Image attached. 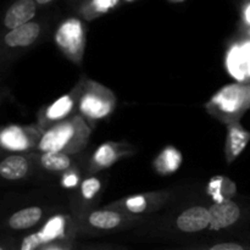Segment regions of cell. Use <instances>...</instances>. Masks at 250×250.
I'll return each instance as SVG.
<instances>
[{
  "instance_id": "cell-13",
  "label": "cell",
  "mask_w": 250,
  "mask_h": 250,
  "mask_svg": "<svg viewBox=\"0 0 250 250\" xmlns=\"http://www.w3.org/2000/svg\"><path fill=\"white\" fill-rule=\"evenodd\" d=\"M176 226L185 233H197L210 229V210L205 207H192L181 212Z\"/></svg>"
},
{
  "instance_id": "cell-10",
  "label": "cell",
  "mask_w": 250,
  "mask_h": 250,
  "mask_svg": "<svg viewBox=\"0 0 250 250\" xmlns=\"http://www.w3.org/2000/svg\"><path fill=\"white\" fill-rule=\"evenodd\" d=\"M141 220V217L129 216L117 210L100 209L90 211L89 214L83 217L84 226L90 227L94 231L110 232L116 231V229H126V227L136 225Z\"/></svg>"
},
{
  "instance_id": "cell-4",
  "label": "cell",
  "mask_w": 250,
  "mask_h": 250,
  "mask_svg": "<svg viewBox=\"0 0 250 250\" xmlns=\"http://www.w3.org/2000/svg\"><path fill=\"white\" fill-rule=\"evenodd\" d=\"M77 226L70 215L56 214L51 216L38 231L28 234L21 241L19 250H41L49 244L73 241Z\"/></svg>"
},
{
  "instance_id": "cell-1",
  "label": "cell",
  "mask_w": 250,
  "mask_h": 250,
  "mask_svg": "<svg viewBox=\"0 0 250 250\" xmlns=\"http://www.w3.org/2000/svg\"><path fill=\"white\" fill-rule=\"evenodd\" d=\"M90 133L92 127L77 114L44 131L37 150L39 153H62L75 155L88 146Z\"/></svg>"
},
{
  "instance_id": "cell-5",
  "label": "cell",
  "mask_w": 250,
  "mask_h": 250,
  "mask_svg": "<svg viewBox=\"0 0 250 250\" xmlns=\"http://www.w3.org/2000/svg\"><path fill=\"white\" fill-rule=\"evenodd\" d=\"M59 50L75 65L81 66L84 58L87 31L82 20L67 17L59 23L54 36Z\"/></svg>"
},
{
  "instance_id": "cell-14",
  "label": "cell",
  "mask_w": 250,
  "mask_h": 250,
  "mask_svg": "<svg viewBox=\"0 0 250 250\" xmlns=\"http://www.w3.org/2000/svg\"><path fill=\"white\" fill-rule=\"evenodd\" d=\"M225 143V159L226 163L232 164L241 156L250 142V132L244 128L241 122L229 125Z\"/></svg>"
},
{
  "instance_id": "cell-16",
  "label": "cell",
  "mask_w": 250,
  "mask_h": 250,
  "mask_svg": "<svg viewBox=\"0 0 250 250\" xmlns=\"http://www.w3.org/2000/svg\"><path fill=\"white\" fill-rule=\"evenodd\" d=\"M41 33L42 24L32 21L7 32L4 37V43L9 48H28L38 41Z\"/></svg>"
},
{
  "instance_id": "cell-29",
  "label": "cell",
  "mask_w": 250,
  "mask_h": 250,
  "mask_svg": "<svg viewBox=\"0 0 250 250\" xmlns=\"http://www.w3.org/2000/svg\"><path fill=\"white\" fill-rule=\"evenodd\" d=\"M50 0H37V5H46L50 4Z\"/></svg>"
},
{
  "instance_id": "cell-7",
  "label": "cell",
  "mask_w": 250,
  "mask_h": 250,
  "mask_svg": "<svg viewBox=\"0 0 250 250\" xmlns=\"http://www.w3.org/2000/svg\"><path fill=\"white\" fill-rule=\"evenodd\" d=\"M170 198V193L165 190L141 193L125 197L107 205L109 209L117 210L129 216L142 217L161 209Z\"/></svg>"
},
{
  "instance_id": "cell-27",
  "label": "cell",
  "mask_w": 250,
  "mask_h": 250,
  "mask_svg": "<svg viewBox=\"0 0 250 250\" xmlns=\"http://www.w3.org/2000/svg\"><path fill=\"white\" fill-rule=\"evenodd\" d=\"M77 250H127L120 247H112V246H105V244H98V246H82Z\"/></svg>"
},
{
  "instance_id": "cell-18",
  "label": "cell",
  "mask_w": 250,
  "mask_h": 250,
  "mask_svg": "<svg viewBox=\"0 0 250 250\" xmlns=\"http://www.w3.org/2000/svg\"><path fill=\"white\" fill-rule=\"evenodd\" d=\"M122 4L124 2L121 0H87V1L81 2L77 12L81 19L90 22L104 16L107 12L121 6Z\"/></svg>"
},
{
  "instance_id": "cell-23",
  "label": "cell",
  "mask_w": 250,
  "mask_h": 250,
  "mask_svg": "<svg viewBox=\"0 0 250 250\" xmlns=\"http://www.w3.org/2000/svg\"><path fill=\"white\" fill-rule=\"evenodd\" d=\"M80 190L83 199L85 202H90V200L95 199L99 195L100 190H102V181L95 177V176L87 177L81 183Z\"/></svg>"
},
{
  "instance_id": "cell-11",
  "label": "cell",
  "mask_w": 250,
  "mask_h": 250,
  "mask_svg": "<svg viewBox=\"0 0 250 250\" xmlns=\"http://www.w3.org/2000/svg\"><path fill=\"white\" fill-rule=\"evenodd\" d=\"M36 165H38L37 155L11 154L0 163V176L7 181L22 180L31 173Z\"/></svg>"
},
{
  "instance_id": "cell-12",
  "label": "cell",
  "mask_w": 250,
  "mask_h": 250,
  "mask_svg": "<svg viewBox=\"0 0 250 250\" xmlns=\"http://www.w3.org/2000/svg\"><path fill=\"white\" fill-rule=\"evenodd\" d=\"M210 210V229L220 231L233 226L241 219V208L233 200L214 203Z\"/></svg>"
},
{
  "instance_id": "cell-6",
  "label": "cell",
  "mask_w": 250,
  "mask_h": 250,
  "mask_svg": "<svg viewBox=\"0 0 250 250\" xmlns=\"http://www.w3.org/2000/svg\"><path fill=\"white\" fill-rule=\"evenodd\" d=\"M81 93V83L78 81L77 84L72 88L68 93L61 95L60 98L53 102L51 104L46 105L43 109L39 110L37 119H38V126L43 131L51 128L60 122L66 121L75 116V111L78 109V99Z\"/></svg>"
},
{
  "instance_id": "cell-28",
  "label": "cell",
  "mask_w": 250,
  "mask_h": 250,
  "mask_svg": "<svg viewBox=\"0 0 250 250\" xmlns=\"http://www.w3.org/2000/svg\"><path fill=\"white\" fill-rule=\"evenodd\" d=\"M0 250H19V247L15 246L12 243H6V242H2L1 246H0Z\"/></svg>"
},
{
  "instance_id": "cell-26",
  "label": "cell",
  "mask_w": 250,
  "mask_h": 250,
  "mask_svg": "<svg viewBox=\"0 0 250 250\" xmlns=\"http://www.w3.org/2000/svg\"><path fill=\"white\" fill-rule=\"evenodd\" d=\"M41 250H75V243H73V241L58 242V243L49 244Z\"/></svg>"
},
{
  "instance_id": "cell-30",
  "label": "cell",
  "mask_w": 250,
  "mask_h": 250,
  "mask_svg": "<svg viewBox=\"0 0 250 250\" xmlns=\"http://www.w3.org/2000/svg\"><path fill=\"white\" fill-rule=\"evenodd\" d=\"M247 34H248V37L250 38V32H247Z\"/></svg>"
},
{
  "instance_id": "cell-24",
  "label": "cell",
  "mask_w": 250,
  "mask_h": 250,
  "mask_svg": "<svg viewBox=\"0 0 250 250\" xmlns=\"http://www.w3.org/2000/svg\"><path fill=\"white\" fill-rule=\"evenodd\" d=\"M60 183L63 188H66V189H73V188L81 186L82 182H81L80 171L76 167L67 170L66 172L62 173V176H61Z\"/></svg>"
},
{
  "instance_id": "cell-3",
  "label": "cell",
  "mask_w": 250,
  "mask_h": 250,
  "mask_svg": "<svg viewBox=\"0 0 250 250\" xmlns=\"http://www.w3.org/2000/svg\"><path fill=\"white\" fill-rule=\"evenodd\" d=\"M80 83L77 114L93 128L95 122L106 119L114 112L117 104L116 95L110 88L90 78L82 77Z\"/></svg>"
},
{
  "instance_id": "cell-20",
  "label": "cell",
  "mask_w": 250,
  "mask_h": 250,
  "mask_svg": "<svg viewBox=\"0 0 250 250\" xmlns=\"http://www.w3.org/2000/svg\"><path fill=\"white\" fill-rule=\"evenodd\" d=\"M43 216V210L39 207H29L14 212L7 220V226L15 231L31 229L36 226Z\"/></svg>"
},
{
  "instance_id": "cell-15",
  "label": "cell",
  "mask_w": 250,
  "mask_h": 250,
  "mask_svg": "<svg viewBox=\"0 0 250 250\" xmlns=\"http://www.w3.org/2000/svg\"><path fill=\"white\" fill-rule=\"evenodd\" d=\"M37 12V1L33 0H19L10 5L4 16V26L7 29L21 27L23 24L32 22Z\"/></svg>"
},
{
  "instance_id": "cell-25",
  "label": "cell",
  "mask_w": 250,
  "mask_h": 250,
  "mask_svg": "<svg viewBox=\"0 0 250 250\" xmlns=\"http://www.w3.org/2000/svg\"><path fill=\"white\" fill-rule=\"evenodd\" d=\"M241 21L247 32H250V1H246L241 9Z\"/></svg>"
},
{
  "instance_id": "cell-22",
  "label": "cell",
  "mask_w": 250,
  "mask_h": 250,
  "mask_svg": "<svg viewBox=\"0 0 250 250\" xmlns=\"http://www.w3.org/2000/svg\"><path fill=\"white\" fill-rule=\"evenodd\" d=\"M166 250H250V244L239 243V242H219V243L180 247V248Z\"/></svg>"
},
{
  "instance_id": "cell-19",
  "label": "cell",
  "mask_w": 250,
  "mask_h": 250,
  "mask_svg": "<svg viewBox=\"0 0 250 250\" xmlns=\"http://www.w3.org/2000/svg\"><path fill=\"white\" fill-rule=\"evenodd\" d=\"M236 183L226 176H214L210 178L207 186V194L214 200V203H222L232 200L236 195Z\"/></svg>"
},
{
  "instance_id": "cell-2",
  "label": "cell",
  "mask_w": 250,
  "mask_h": 250,
  "mask_svg": "<svg viewBox=\"0 0 250 250\" xmlns=\"http://www.w3.org/2000/svg\"><path fill=\"white\" fill-rule=\"evenodd\" d=\"M249 109L250 83L224 85L205 104L208 114L226 126L241 121Z\"/></svg>"
},
{
  "instance_id": "cell-8",
  "label": "cell",
  "mask_w": 250,
  "mask_h": 250,
  "mask_svg": "<svg viewBox=\"0 0 250 250\" xmlns=\"http://www.w3.org/2000/svg\"><path fill=\"white\" fill-rule=\"evenodd\" d=\"M44 131L37 125L20 126L9 125L0 132V146L4 150L11 153H23L37 149Z\"/></svg>"
},
{
  "instance_id": "cell-21",
  "label": "cell",
  "mask_w": 250,
  "mask_h": 250,
  "mask_svg": "<svg viewBox=\"0 0 250 250\" xmlns=\"http://www.w3.org/2000/svg\"><path fill=\"white\" fill-rule=\"evenodd\" d=\"M37 161L42 168L50 172H66L72 168L71 155L62 153H41L37 155Z\"/></svg>"
},
{
  "instance_id": "cell-17",
  "label": "cell",
  "mask_w": 250,
  "mask_h": 250,
  "mask_svg": "<svg viewBox=\"0 0 250 250\" xmlns=\"http://www.w3.org/2000/svg\"><path fill=\"white\" fill-rule=\"evenodd\" d=\"M182 163V153L176 146H167L156 155L153 161V166L155 172L159 175L170 176L180 170Z\"/></svg>"
},
{
  "instance_id": "cell-9",
  "label": "cell",
  "mask_w": 250,
  "mask_h": 250,
  "mask_svg": "<svg viewBox=\"0 0 250 250\" xmlns=\"http://www.w3.org/2000/svg\"><path fill=\"white\" fill-rule=\"evenodd\" d=\"M134 153L136 148L125 142H106L100 144L88 164V175L94 176L100 171L111 167L121 159L133 155Z\"/></svg>"
}]
</instances>
